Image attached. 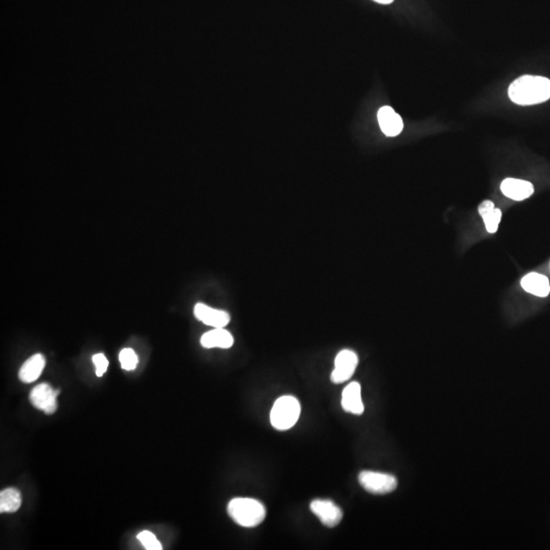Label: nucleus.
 I'll return each mask as SVG.
<instances>
[{
    "label": "nucleus",
    "instance_id": "dca6fc26",
    "mask_svg": "<svg viewBox=\"0 0 550 550\" xmlns=\"http://www.w3.org/2000/svg\"><path fill=\"white\" fill-rule=\"evenodd\" d=\"M22 504V494L15 488H6L0 493V513H15Z\"/></svg>",
    "mask_w": 550,
    "mask_h": 550
},
{
    "label": "nucleus",
    "instance_id": "6ab92c4d",
    "mask_svg": "<svg viewBox=\"0 0 550 550\" xmlns=\"http://www.w3.org/2000/svg\"><path fill=\"white\" fill-rule=\"evenodd\" d=\"M93 363L96 366V375L101 377L102 375L108 371V360L103 354H96L93 356Z\"/></svg>",
    "mask_w": 550,
    "mask_h": 550
},
{
    "label": "nucleus",
    "instance_id": "f03ea898",
    "mask_svg": "<svg viewBox=\"0 0 550 550\" xmlns=\"http://www.w3.org/2000/svg\"><path fill=\"white\" fill-rule=\"evenodd\" d=\"M227 513L234 522L245 528H254L264 521L266 509L262 502L248 497H238L229 501Z\"/></svg>",
    "mask_w": 550,
    "mask_h": 550
},
{
    "label": "nucleus",
    "instance_id": "20e7f679",
    "mask_svg": "<svg viewBox=\"0 0 550 550\" xmlns=\"http://www.w3.org/2000/svg\"><path fill=\"white\" fill-rule=\"evenodd\" d=\"M359 483L366 492L372 494H388L397 487V479L390 474L363 471L359 475Z\"/></svg>",
    "mask_w": 550,
    "mask_h": 550
},
{
    "label": "nucleus",
    "instance_id": "f8f14e48",
    "mask_svg": "<svg viewBox=\"0 0 550 550\" xmlns=\"http://www.w3.org/2000/svg\"><path fill=\"white\" fill-rule=\"evenodd\" d=\"M525 292L539 298H546L550 294L549 279L545 275L531 272L525 275L521 281Z\"/></svg>",
    "mask_w": 550,
    "mask_h": 550
},
{
    "label": "nucleus",
    "instance_id": "ddd939ff",
    "mask_svg": "<svg viewBox=\"0 0 550 550\" xmlns=\"http://www.w3.org/2000/svg\"><path fill=\"white\" fill-rule=\"evenodd\" d=\"M45 357L41 354H36L29 358L20 367L19 378L24 383H32L39 378L45 368Z\"/></svg>",
    "mask_w": 550,
    "mask_h": 550
},
{
    "label": "nucleus",
    "instance_id": "f3484780",
    "mask_svg": "<svg viewBox=\"0 0 550 550\" xmlns=\"http://www.w3.org/2000/svg\"><path fill=\"white\" fill-rule=\"evenodd\" d=\"M120 362L122 369L132 371L136 369L138 365V356L132 349H124L120 353Z\"/></svg>",
    "mask_w": 550,
    "mask_h": 550
},
{
    "label": "nucleus",
    "instance_id": "7ed1b4c3",
    "mask_svg": "<svg viewBox=\"0 0 550 550\" xmlns=\"http://www.w3.org/2000/svg\"><path fill=\"white\" fill-rule=\"evenodd\" d=\"M301 415V404L292 395H283L275 402L270 412V422L276 430L293 428Z\"/></svg>",
    "mask_w": 550,
    "mask_h": 550
},
{
    "label": "nucleus",
    "instance_id": "0eeeda50",
    "mask_svg": "<svg viewBox=\"0 0 550 550\" xmlns=\"http://www.w3.org/2000/svg\"><path fill=\"white\" fill-rule=\"evenodd\" d=\"M310 510L328 528H333L342 522V509L328 499H315L311 502Z\"/></svg>",
    "mask_w": 550,
    "mask_h": 550
},
{
    "label": "nucleus",
    "instance_id": "39448f33",
    "mask_svg": "<svg viewBox=\"0 0 550 550\" xmlns=\"http://www.w3.org/2000/svg\"><path fill=\"white\" fill-rule=\"evenodd\" d=\"M358 364V354L352 350H343L336 354L334 360V369L331 375V381L340 384L350 380L356 371Z\"/></svg>",
    "mask_w": 550,
    "mask_h": 550
},
{
    "label": "nucleus",
    "instance_id": "9d476101",
    "mask_svg": "<svg viewBox=\"0 0 550 550\" xmlns=\"http://www.w3.org/2000/svg\"><path fill=\"white\" fill-rule=\"evenodd\" d=\"M377 118L381 131L388 137H397L403 131V120L390 106H383L379 109Z\"/></svg>",
    "mask_w": 550,
    "mask_h": 550
},
{
    "label": "nucleus",
    "instance_id": "f257e3e1",
    "mask_svg": "<svg viewBox=\"0 0 550 550\" xmlns=\"http://www.w3.org/2000/svg\"><path fill=\"white\" fill-rule=\"evenodd\" d=\"M509 96L518 105L543 103L550 99V79L540 76H522L511 84Z\"/></svg>",
    "mask_w": 550,
    "mask_h": 550
},
{
    "label": "nucleus",
    "instance_id": "6e6552de",
    "mask_svg": "<svg viewBox=\"0 0 550 550\" xmlns=\"http://www.w3.org/2000/svg\"><path fill=\"white\" fill-rule=\"evenodd\" d=\"M194 314L199 321L215 328H224L231 321V316L226 311L211 308L203 303L196 304Z\"/></svg>",
    "mask_w": 550,
    "mask_h": 550
},
{
    "label": "nucleus",
    "instance_id": "a211bd4d",
    "mask_svg": "<svg viewBox=\"0 0 550 550\" xmlns=\"http://www.w3.org/2000/svg\"><path fill=\"white\" fill-rule=\"evenodd\" d=\"M137 538L138 540L142 543L143 546H144L147 550L162 549V546H161L160 542H159L158 538H156V536L154 535L152 532L142 531L141 533L138 534Z\"/></svg>",
    "mask_w": 550,
    "mask_h": 550
},
{
    "label": "nucleus",
    "instance_id": "423d86ee",
    "mask_svg": "<svg viewBox=\"0 0 550 550\" xmlns=\"http://www.w3.org/2000/svg\"><path fill=\"white\" fill-rule=\"evenodd\" d=\"M59 390H54L49 384L41 383L32 390L30 401L38 410L47 415L56 413L58 409V395Z\"/></svg>",
    "mask_w": 550,
    "mask_h": 550
},
{
    "label": "nucleus",
    "instance_id": "2eb2a0df",
    "mask_svg": "<svg viewBox=\"0 0 550 550\" xmlns=\"http://www.w3.org/2000/svg\"><path fill=\"white\" fill-rule=\"evenodd\" d=\"M478 212L483 218L486 231L490 234L497 233L501 222L502 212L501 209L497 208L494 203L490 200H485L479 206Z\"/></svg>",
    "mask_w": 550,
    "mask_h": 550
},
{
    "label": "nucleus",
    "instance_id": "aec40b11",
    "mask_svg": "<svg viewBox=\"0 0 550 550\" xmlns=\"http://www.w3.org/2000/svg\"><path fill=\"white\" fill-rule=\"evenodd\" d=\"M375 2H377V4H392L393 0H374Z\"/></svg>",
    "mask_w": 550,
    "mask_h": 550
},
{
    "label": "nucleus",
    "instance_id": "1a4fd4ad",
    "mask_svg": "<svg viewBox=\"0 0 550 550\" xmlns=\"http://www.w3.org/2000/svg\"><path fill=\"white\" fill-rule=\"evenodd\" d=\"M501 190L504 196L513 201H524L534 193L533 185L524 179H509L502 181Z\"/></svg>",
    "mask_w": 550,
    "mask_h": 550
},
{
    "label": "nucleus",
    "instance_id": "9b49d317",
    "mask_svg": "<svg viewBox=\"0 0 550 550\" xmlns=\"http://www.w3.org/2000/svg\"><path fill=\"white\" fill-rule=\"evenodd\" d=\"M342 407L345 412L362 415L365 408L361 395L360 383H351L345 386L342 395Z\"/></svg>",
    "mask_w": 550,
    "mask_h": 550
},
{
    "label": "nucleus",
    "instance_id": "4468645a",
    "mask_svg": "<svg viewBox=\"0 0 550 550\" xmlns=\"http://www.w3.org/2000/svg\"><path fill=\"white\" fill-rule=\"evenodd\" d=\"M202 347L206 349H213V347H219V349H229L233 347L234 336L229 331L224 328H215L213 331H208L202 335Z\"/></svg>",
    "mask_w": 550,
    "mask_h": 550
}]
</instances>
